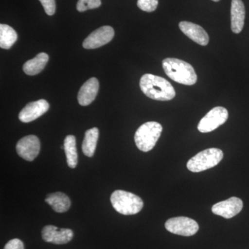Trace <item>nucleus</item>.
Wrapping results in <instances>:
<instances>
[{
    "label": "nucleus",
    "mask_w": 249,
    "mask_h": 249,
    "mask_svg": "<svg viewBox=\"0 0 249 249\" xmlns=\"http://www.w3.org/2000/svg\"><path fill=\"white\" fill-rule=\"evenodd\" d=\"M49 61V55L45 53L37 54L35 58L28 60L24 66L23 70L29 76H35L40 73L45 69Z\"/></svg>",
    "instance_id": "17"
},
{
    "label": "nucleus",
    "mask_w": 249,
    "mask_h": 249,
    "mask_svg": "<svg viewBox=\"0 0 249 249\" xmlns=\"http://www.w3.org/2000/svg\"><path fill=\"white\" fill-rule=\"evenodd\" d=\"M165 74L170 79L185 85H193L197 80L194 68L188 62L178 58H168L163 60Z\"/></svg>",
    "instance_id": "2"
},
{
    "label": "nucleus",
    "mask_w": 249,
    "mask_h": 249,
    "mask_svg": "<svg viewBox=\"0 0 249 249\" xmlns=\"http://www.w3.org/2000/svg\"><path fill=\"white\" fill-rule=\"evenodd\" d=\"M42 239L45 242L55 245H65L72 240L73 232L71 229H58L55 226L48 225L42 231Z\"/></svg>",
    "instance_id": "11"
},
{
    "label": "nucleus",
    "mask_w": 249,
    "mask_h": 249,
    "mask_svg": "<svg viewBox=\"0 0 249 249\" xmlns=\"http://www.w3.org/2000/svg\"><path fill=\"white\" fill-rule=\"evenodd\" d=\"M45 201L54 211L60 213L67 212L71 206V201L69 196L60 192L49 194L46 198Z\"/></svg>",
    "instance_id": "16"
},
{
    "label": "nucleus",
    "mask_w": 249,
    "mask_h": 249,
    "mask_svg": "<svg viewBox=\"0 0 249 249\" xmlns=\"http://www.w3.org/2000/svg\"><path fill=\"white\" fill-rule=\"evenodd\" d=\"M99 89L97 78H91L81 87L78 94V101L80 106H88L94 101Z\"/></svg>",
    "instance_id": "14"
},
{
    "label": "nucleus",
    "mask_w": 249,
    "mask_h": 249,
    "mask_svg": "<svg viewBox=\"0 0 249 249\" xmlns=\"http://www.w3.org/2000/svg\"><path fill=\"white\" fill-rule=\"evenodd\" d=\"M49 109V103L44 99L28 103L19 112V121L22 123H29L35 121L45 114Z\"/></svg>",
    "instance_id": "12"
},
{
    "label": "nucleus",
    "mask_w": 249,
    "mask_h": 249,
    "mask_svg": "<svg viewBox=\"0 0 249 249\" xmlns=\"http://www.w3.org/2000/svg\"><path fill=\"white\" fill-rule=\"evenodd\" d=\"M223 157L224 153L219 149H206L188 160L187 168L193 173H200L219 164Z\"/></svg>",
    "instance_id": "5"
},
{
    "label": "nucleus",
    "mask_w": 249,
    "mask_h": 249,
    "mask_svg": "<svg viewBox=\"0 0 249 249\" xmlns=\"http://www.w3.org/2000/svg\"><path fill=\"white\" fill-rule=\"evenodd\" d=\"M163 127L155 121H150L139 127L134 135L136 145L141 151H150L155 146L160 137Z\"/></svg>",
    "instance_id": "4"
},
{
    "label": "nucleus",
    "mask_w": 249,
    "mask_h": 249,
    "mask_svg": "<svg viewBox=\"0 0 249 249\" xmlns=\"http://www.w3.org/2000/svg\"><path fill=\"white\" fill-rule=\"evenodd\" d=\"M16 150L19 157L28 161H33L40 153V140L35 135L23 137L18 142Z\"/></svg>",
    "instance_id": "9"
},
{
    "label": "nucleus",
    "mask_w": 249,
    "mask_h": 249,
    "mask_svg": "<svg viewBox=\"0 0 249 249\" xmlns=\"http://www.w3.org/2000/svg\"><path fill=\"white\" fill-rule=\"evenodd\" d=\"M165 227L172 233L186 237L196 235L199 228L196 221L186 217L171 218L165 222Z\"/></svg>",
    "instance_id": "6"
},
{
    "label": "nucleus",
    "mask_w": 249,
    "mask_h": 249,
    "mask_svg": "<svg viewBox=\"0 0 249 249\" xmlns=\"http://www.w3.org/2000/svg\"><path fill=\"white\" fill-rule=\"evenodd\" d=\"M159 0H138L137 6L145 12H153L158 6Z\"/></svg>",
    "instance_id": "22"
},
{
    "label": "nucleus",
    "mask_w": 249,
    "mask_h": 249,
    "mask_svg": "<svg viewBox=\"0 0 249 249\" xmlns=\"http://www.w3.org/2000/svg\"><path fill=\"white\" fill-rule=\"evenodd\" d=\"M110 201L113 208L124 215L138 213L143 207L142 198L129 192L117 190L111 194Z\"/></svg>",
    "instance_id": "3"
},
{
    "label": "nucleus",
    "mask_w": 249,
    "mask_h": 249,
    "mask_svg": "<svg viewBox=\"0 0 249 249\" xmlns=\"http://www.w3.org/2000/svg\"><path fill=\"white\" fill-rule=\"evenodd\" d=\"M114 30L109 26H104L93 31L85 38L83 47L86 49L99 48L109 43L114 38Z\"/></svg>",
    "instance_id": "8"
},
{
    "label": "nucleus",
    "mask_w": 249,
    "mask_h": 249,
    "mask_svg": "<svg viewBox=\"0 0 249 249\" xmlns=\"http://www.w3.org/2000/svg\"><path fill=\"white\" fill-rule=\"evenodd\" d=\"M243 209V201L240 198L232 196L225 201L214 204L212 212L226 219H231L240 213Z\"/></svg>",
    "instance_id": "10"
},
{
    "label": "nucleus",
    "mask_w": 249,
    "mask_h": 249,
    "mask_svg": "<svg viewBox=\"0 0 249 249\" xmlns=\"http://www.w3.org/2000/svg\"><path fill=\"white\" fill-rule=\"evenodd\" d=\"M101 5V0H78L76 9L79 12H84L89 9H97Z\"/></svg>",
    "instance_id": "21"
},
{
    "label": "nucleus",
    "mask_w": 249,
    "mask_h": 249,
    "mask_svg": "<svg viewBox=\"0 0 249 249\" xmlns=\"http://www.w3.org/2000/svg\"><path fill=\"white\" fill-rule=\"evenodd\" d=\"M212 1H216V2H217V1H220V0H212Z\"/></svg>",
    "instance_id": "25"
},
{
    "label": "nucleus",
    "mask_w": 249,
    "mask_h": 249,
    "mask_svg": "<svg viewBox=\"0 0 249 249\" xmlns=\"http://www.w3.org/2000/svg\"><path fill=\"white\" fill-rule=\"evenodd\" d=\"M229 118V112L226 108L216 107L209 111L198 124V130L201 133H208L225 124Z\"/></svg>",
    "instance_id": "7"
},
{
    "label": "nucleus",
    "mask_w": 249,
    "mask_h": 249,
    "mask_svg": "<svg viewBox=\"0 0 249 249\" xmlns=\"http://www.w3.org/2000/svg\"><path fill=\"white\" fill-rule=\"evenodd\" d=\"M64 150L67 157V164L71 168H75L78 164V152L76 149V137L67 136L64 142Z\"/></svg>",
    "instance_id": "19"
},
{
    "label": "nucleus",
    "mask_w": 249,
    "mask_h": 249,
    "mask_svg": "<svg viewBox=\"0 0 249 249\" xmlns=\"http://www.w3.org/2000/svg\"><path fill=\"white\" fill-rule=\"evenodd\" d=\"M4 249H24V244L19 239H13L5 245Z\"/></svg>",
    "instance_id": "24"
},
{
    "label": "nucleus",
    "mask_w": 249,
    "mask_h": 249,
    "mask_svg": "<svg viewBox=\"0 0 249 249\" xmlns=\"http://www.w3.org/2000/svg\"><path fill=\"white\" fill-rule=\"evenodd\" d=\"M18 40V34L12 27L7 24H0V47L9 49Z\"/></svg>",
    "instance_id": "20"
},
{
    "label": "nucleus",
    "mask_w": 249,
    "mask_h": 249,
    "mask_svg": "<svg viewBox=\"0 0 249 249\" xmlns=\"http://www.w3.org/2000/svg\"><path fill=\"white\" fill-rule=\"evenodd\" d=\"M43 6L46 14L48 16H53L55 12V0H39Z\"/></svg>",
    "instance_id": "23"
},
{
    "label": "nucleus",
    "mask_w": 249,
    "mask_h": 249,
    "mask_svg": "<svg viewBox=\"0 0 249 249\" xmlns=\"http://www.w3.org/2000/svg\"><path fill=\"white\" fill-rule=\"evenodd\" d=\"M99 136L97 127L88 129L85 132V138L82 144V150L87 157H92L96 151V145Z\"/></svg>",
    "instance_id": "18"
},
{
    "label": "nucleus",
    "mask_w": 249,
    "mask_h": 249,
    "mask_svg": "<svg viewBox=\"0 0 249 249\" xmlns=\"http://www.w3.org/2000/svg\"><path fill=\"white\" fill-rule=\"evenodd\" d=\"M245 6L242 0H232L231 16V29L234 34H240L245 25Z\"/></svg>",
    "instance_id": "15"
},
{
    "label": "nucleus",
    "mask_w": 249,
    "mask_h": 249,
    "mask_svg": "<svg viewBox=\"0 0 249 249\" xmlns=\"http://www.w3.org/2000/svg\"><path fill=\"white\" fill-rule=\"evenodd\" d=\"M178 27L187 37L199 45L206 46L209 44V36L201 26L193 22L183 21L179 23Z\"/></svg>",
    "instance_id": "13"
},
{
    "label": "nucleus",
    "mask_w": 249,
    "mask_h": 249,
    "mask_svg": "<svg viewBox=\"0 0 249 249\" xmlns=\"http://www.w3.org/2000/svg\"><path fill=\"white\" fill-rule=\"evenodd\" d=\"M140 88L145 96L156 101H171L176 96L175 90L169 81L150 73L142 77Z\"/></svg>",
    "instance_id": "1"
}]
</instances>
